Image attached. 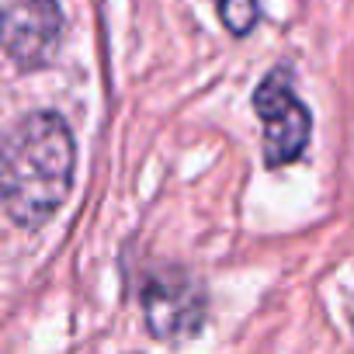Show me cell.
Instances as JSON below:
<instances>
[{
	"label": "cell",
	"instance_id": "obj_4",
	"mask_svg": "<svg viewBox=\"0 0 354 354\" xmlns=\"http://www.w3.org/2000/svg\"><path fill=\"white\" fill-rule=\"evenodd\" d=\"M205 295L185 274H163L146 285V319L156 337H181L198 330Z\"/></svg>",
	"mask_w": 354,
	"mask_h": 354
},
{
	"label": "cell",
	"instance_id": "obj_2",
	"mask_svg": "<svg viewBox=\"0 0 354 354\" xmlns=\"http://www.w3.org/2000/svg\"><path fill=\"white\" fill-rule=\"evenodd\" d=\"M254 108L264 122V156L268 163H292L309 142V111L292 91L285 70H274L254 94Z\"/></svg>",
	"mask_w": 354,
	"mask_h": 354
},
{
	"label": "cell",
	"instance_id": "obj_1",
	"mask_svg": "<svg viewBox=\"0 0 354 354\" xmlns=\"http://www.w3.org/2000/svg\"><path fill=\"white\" fill-rule=\"evenodd\" d=\"M73 136L53 111L25 115L4 139V209L18 226L46 223L70 195Z\"/></svg>",
	"mask_w": 354,
	"mask_h": 354
},
{
	"label": "cell",
	"instance_id": "obj_5",
	"mask_svg": "<svg viewBox=\"0 0 354 354\" xmlns=\"http://www.w3.org/2000/svg\"><path fill=\"white\" fill-rule=\"evenodd\" d=\"M219 15L233 35H247L257 25V0H219Z\"/></svg>",
	"mask_w": 354,
	"mask_h": 354
},
{
	"label": "cell",
	"instance_id": "obj_3",
	"mask_svg": "<svg viewBox=\"0 0 354 354\" xmlns=\"http://www.w3.org/2000/svg\"><path fill=\"white\" fill-rule=\"evenodd\" d=\"M59 35L63 15L56 0H8L4 4V46L21 70L49 63Z\"/></svg>",
	"mask_w": 354,
	"mask_h": 354
}]
</instances>
